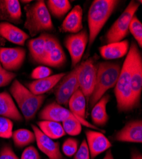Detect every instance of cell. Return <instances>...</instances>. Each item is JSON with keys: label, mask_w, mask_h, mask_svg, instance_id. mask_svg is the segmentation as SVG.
I'll use <instances>...</instances> for the list:
<instances>
[{"label": "cell", "mask_w": 142, "mask_h": 159, "mask_svg": "<svg viewBox=\"0 0 142 159\" xmlns=\"http://www.w3.org/2000/svg\"><path fill=\"white\" fill-rule=\"evenodd\" d=\"M98 64L94 57H91L82 62L78 73L79 89L82 92L85 98L89 99L94 90L96 76Z\"/></svg>", "instance_id": "9"}, {"label": "cell", "mask_w": 142, "mask_h": 159, "mask_svg": "<svg viewBox=\"0 0 142 159\" xmlns=\"http://www.w3.org/2000/svg\"><path fill=\"white\" fill-rule=\"evenodd\" d=\"M52 73H53V71L49 68L47 67V66H38V67H36L33 70L31 74V77L36 80L47 78L50 76Z\"/></svg>", "instance_id": "33"}, {"label": "cell", "mask_w": 142, "mask_h": 159, "mask_svg": "<svg viewBox=\"0 0 142 159\" xmlns=\"http://www.w3.org/2000/svg\"><path fill=\"white\" fill-rule=\"evenodd\" d=\"M21 2L24 3H31V0H29V1H24V0H22V1H21Z\"/></svg>", "instance_id": "41"}, {"label": "cell", "mask_w": 142, "mask_h": 159, "mask_svg": "<svg viewBox=\"0 0 142 159\" xmlns=\"http://www.w3.org/2000/svg\"><path fill=\"white\" fill-rule=\"evenodd\" d=\"M86 142L92 159L110 149L112 143L101 131L86 130Z\"/></svg>", "instance_id": "13"}, {"label": "cell", "mask_w": 142, "mask_h": 159, "mask_svg": "<svg viewBox=\"0 0 142 159\" xmlns=\"http://www.w3.org/2000/svg\"><path fill=\"white\" fill-rule=\"evenodd\" d=\"M11 138L16 147L19 148L26 147L35 141L34 132L26 129H19L13 132Z\"/></svg>", "instance_id": "27"}, {"label": "cell", "mask_w": 142, "mask_h": 159, "mask_svg": "<svg viewBox=\"0 0 142 159\" xmlns=\"http://www.w3.org/2000/svg\"><path fill=\"white\" fill-rule=\"evenodd\" d=\"M10 92L11 97L16 100L25 120L26 121L33 120L41 108L45 96L34 94L16 79L11 83Z\"/></svg>", "instance_id": "5"}, {"label": "cell", "mask_w": 142, "mask_h": 159, "mask_svg": "<svg viewBox=\"0 0 142 159\" xmlns=\"http://www.w3.org/2000/svg\"><path fill=\"white\" fill-rule=\"evenodd\" d=\"M66 62V56L60 45L52 50L44 59L42 64L53 68H60Z\"/></svg>", "instance_id": "28"}, {"label": "cell", "mask_w": 142, "mask_h": 159, "mask_svg": "<svg viewBox=\"0 0 142 159\" xmlns=\"http://www.w3.org/2000/svg\"><path fill=\"white\" fill-rule=\"evenodd\" d=\"M141 2L131 1L105 35L107 44L122 41L127 35L130 22L138 10Z\"/></svg>", "instance_id": "6"}, {"label": "cell", "mask_w": 142, "mask_h": 159, "mask_svg": "<svg viewBox=\"0 0 142 159\" xmlns=\"http://www.w3.org/2000/svg\"><path fill=\"white\" fill-rule=\"evenodd\" d=\"M16 77V75L12 72H9L5 70L0 71V87L8 85Z\"/></svg>", "instance_id": "36"}, {"label": "cell", "mask_w": 142, "mask_h": 159, "mask_svg": "<svg viewBox=\"0 0 142 159\" xmlns=\"http://www.w3.org/2000/svg\"><path fill=\"white\" fill-rule=\"evenodd\" d=\"M37 125L43 133L52 139H59L66 134L62 124L59 122L41 120L37 122Z\"/></svg>", "instance_id": "24"}, {"label": "cell", "mask_w": 142, "mask_h": 159, "mask_svg": "<svg viewBox=\"0 0 142 159\" xmlns=\"http://www.w3.org/2000/svg\"><path fill=\"white\" fill-rule=\"evenodd\" d=\"M130 49L129 41L122 40L107 44L99 48L101 56L106 60H113L119 59L125 56Z\"/></svg>", "instance_id": "21"}, {"label": "cell", "mask_w": 142, "mask_h": 159, "mask_svg": "<svg viewBox=\"0 0 142 159\" xmlns=\"http://www.w3.org/2000/svg\"><path fill=\"white\" fill-rule=\"evenodd\" d=\"M131 159H142V155L138 152H134L132 153Z\"/></svg>", "instance_id": "39"}, {"label": "cell", "mask_w": 142, "mask_h": 159, "mask_svg": "<svg viewBox=\"0 0 142 159\" xmlns=\"http://www.w3.org/2000/svg\"><path fill=\"white\" fill-rule=\"evenodd\" d=\"M0 20L8 23L22 22V10L18 0L0 1Z\"/></svg>", "instance_id": "17"}, {"label": "cell", "mask_w": 142, "mask_h": 159, "mask_svg": "<svg viewBox=\"0 0 142 159\" xmlns=\"http://www.w3.org/2000/svg\"><path fill=\"white\" fill-rule=\"evenodd\" d=\"M38 117L42 120H50L56 122H62L68 118L76 119V120H79L82 125L90 129H96L103 132L102 130H100L98 127L89 122L85 119L77 116L70 110L63 107L62 106L56 102L50 103L45 107L39 113Z\"/></svg>", "instance_id": "7"}, {"label": "cell", "mask_w": 142, "mask_h": 159, "mask_svg": "<svg viewBox=\"0 0 142 159\" xmlns=\"http://www.w3.org/2000/svg\"><path fill=\"white\" fill-rule=\"evenodd\" d=\"M26 20L24 27L31 37L54 29L50 12L44 1L39 0L24 7Z\"/></svg>", "instance_id": "3"}, {"label": "cell", "mask_w": 142, "mask_h": 159, "mask_svg": "<svg viewBox=\"0 0 142 159\" xmlns=\"http://www.w3.org/2000/svg\"><path fill=\"white\" fill-rule=\"evenodd\" d=\"M3 68H2V66L1 63H0V71H3Z\"/></svg>", "instance_id": "42"}, {"label": "cell", "mask_w": 142, "mask_h": 159, "mask_svg": "<svg viewBox=\"0 0 142 159\" xmlns=\"http://www.w3.org/2000/svg\"><path fill=\"white\" fill-rule=\"evenodd\" d=\"M66 75L65 73L50 75L47 78L36 80L28 85V89L35 95L41 96L56 86Z\"/></svg>", "instance_id": "19"}, {"label": "cell", "mask_w": 142, "mask_h": 159, "mask_svg": "<svg viewBox=\"0 0 142 159\" xmlns=\"http://www.w3.org/2000/svg\"><path fill=\"white\" fill-rule=\"evenodd\" d=\"M62 126L65 133L70 136L79 135L82 131V124L76 119H66L62 122Z\"/></svg>", "instance_id": "29"}, {"label": "cell", "mask_w": 142, "mask_h": 159, "mask_svg": "<svg viewBox=\"0 0 142 159\" xmlns=\"http://www.w3.org/2000/svg\"><path fill=\"white\" fill-rule=\"evenodd\" d=\"M83 10L80 5H75L68 13L59 27L62 33L76 34L83 29Z\"/></svg>", "instance_id": "16"}, {"label": "cell", "mask_w": 142, "mask_h": 159, "mask_svg": "<svg viewBox=\"0 0 142 159\" xmlns=\"http://www.w3.org/2000/svg\"><path fill=\"white\" fill-rule=\"evenodd\" d=\"M2 44H3V40H2V38L0 37V45H2Z\"/></svg>", "instance_id": "43"}, {"label": "cell", "mask_w": 142, "mask_h": 159, "mask_svg": "<svg viewBox=\"0 0 142 159\" xmlns=\"http://www.w3.org/2000/svg\"><path fill=\"white\" fill-rule=\"evenodd\" d=\"M59 45H60V43L57 38L51 34H48V36L46 39L45 43V54H44V60L52 50Z\"/></svg>", "instance_id": "34"}, {"label": "cell", "mask_w": 142, "mask_h": 159, "mask_svg": "<svg viewBox=\"0 0 142 159\" xmlns=\"http://www.w3.org/2000/svg\"><path fill=\"white\" fill-rule=\"evenodd\" d=\"M79 147V142L76 139L70 138L64 141L62 147L63 153L68 157L74 156Z\"/></svg>", "instance_id": "32"}, {"label": "cell", "mask_w": 142, "mask_h": 159, "mask_svg": "<svg viewBox=\"0 0 142 159\" xmlns=\"http://www.w3.org/2000/svg\"><path fill=\"white\" fill-rule=\"evenodd\" d=\"M0 159H19L9 145H5L0 151Z\"/></svg>", "instance_id": "38"}, {"label": "cell", "mask_w": 142, "mask_h": 159, "mask_svg": "<svg viewBox=\"0 0 142 159\" xmlns=\"http://www.w3.org/2000/svg\"><path fill=\"white\" fill-rule=\"evenodd\" d=\"M26 51L22 47L0 48V63L3 70L11 72L19 70L25 61Z\"/></svg>", "instance_id": "11"}, {"label": "cell", "mask_w": 142, "mask_h": 159, "mask_svg": "<svg viewBox=\"0 0 142 159\" xmlns=\"http://www.w3.org/2000/svg\"><path fill=\"white\" fill-rule=\"evenodd\" d=\"M68 106L70 110L77 116L85 119L86 98L82 92L78 89L68 101Z\"/></svg>", "instance_id": "25"}, {"label": "cell", "mask_w": 142, "mask_h": 159, "mask_svg": "<svg viewBox=\"0 0 142 159\" xmlns=\"http://www.w3.org/2000/svg\"><path fill=\"white\" fill-rule=\"evenodd\" d=\"M131 87L135 107L140 103L142 90V59L138 46L136 47L131 71Z\"/></svg>", "instance_id": "14"}, {"label": "cell", "mask_w": 142, "mask_h": 159, "mask_svg": "<svg viewBox=\"0 0 142 159\" xmlns=\"http://www.w3.org/2000/svg\"><path fill=\"white\" fill-rule=\"evenodd\" d=\"M21 159H41V157L38 150L33 146H30L23 151Z\"/></svg>", "instance_id": "37"}, {"label": "cell", "mask_w": 142, "mask_h": 159, "mask_svg": "<svg viewBox=\"0 0 142 159\" xmlns=\"http://www.w3.org/2000/svg\"><path fill=\"white\" fill-rule=\"evenodd\" d=\"M121 71V65L117 62H102L98 64L96 84L89 98V106L91 109L107 90L115 86Z\"/></svg>", "instance_id": "4"}, {"label": "cell", "mask_w": 142, "mask_h": 159, "mask_svg": "<svg viewBox=\"0 0 142 159\" xmlns=\"http://www.w3.org/2000/svg\"><path fill=\"white\" fill-rule=\"evenodd\" d=\"M115 140L121 142L141 143L142 142V121L136 120L128 122L115 136Z\"/></svg>", "instance_id": "15"}, {"label": "cell", "mask_w": 142, "mask_h": 159, "mask_svg": "<svg viewBox=\"0 0 142 159\" xmlns=\"http://www.w3.org/2000/svg\"><path fill=\"white\" fill-rule=\"evenodd\" d=\"M117 0H94L88 12L89 47H91L119 3Z\"/></svg>", "instance_id": "2"}, {"label": "cell", "mask_w": 142, "mask_h": 159, "mask_svg": "<svg viewBox=\"0 0 142 159\" xmlns=\"http://www.w3.org/2000/svg\"><path fill=\"white\" fill-rule=\"evenodd\" d=\"M129 31H130L132 35L135 38L139 47H142V24L138 18L134 16L132 18L130 26Z\"/></svg>", "instance_id": "30"}, {"label": "cell", "mask_w": 142, "mask_h": 159, "mask_svg": "<svg viewBox=\"0 0 142 159\" xmlns=\"http://www.w3.org/2000/svg\"><path fill=\"white\" fill-rule=\"evenodd\" d=\"M74 159H91L86 140H84L74 155Z\"/></svg>", "instance_id": "35"}, {"label": "cell", "mask_w": 142, "mask_h": 159, "mask_svg": "<svg viewBox=\"0 0 142 159\" xmlns=\"http://www.w3.org/2000/svg\"><path fill=\"white\" fill-rule=\"evenodd\" d=\"M89 43V34L85 30L78 33L68 35L64 41L71 60L72 68H75L81 61Z\"/></svg>", "instance_id": "10"}, {"label": "cell", "mask_w": 142, "mask_h": 159, "mask_svg": "<svg viewBox=\"0 0 142 159\" xmlns=\"http://www.w3.org/2000/svg\"><path fill=\"white\" fill-rule=\"evenodd\" d=\"M38 148L46 155L48 159H64L59 143L55 142L40 130L36 125H31Z\"/></svg>", "instance_id": "12"}, {"label": "cell", "mask_w": 142, "mask_h": 159, "mask_svg": "<svg viewBox=\"0 0 142 159\" xmlns=\"http://www.w3.org/2000/svg\"><path fill=\"white\" fill-rule=\"evenodd\" d=\"M82 62L79 64L71 71L66 74L57 85L54 91L56 102L61 106H68V101L75 92L79 89L78 73Z\"/></svg>", "instance_id": "8"}, {"label": "cell", "mask_w": 142, "mask_h": 159, "mask_svg": "<svg viewBox=\"0 0 142 159\" xmlns=\"http://www.w3.org/2000/svg\"><path fill=\"white\" fill-rule=\"evenodd\" d=\"M110 96H103L92 108L91 116L93 125L96 127L105 126L108 121V115L107 111V105L110 101Z\"/></svg>", "instance_id": "22"}, {"label": "cell", "mask_w": 142, "mask_h": 159, "mask_svg": "<svg viewBox=\"0 0 142 159\" xmlns=\"http://www.w3.org/2000/svg\"><path fill=\"white\" fill-rule=\"evenodd\" d=\"M136 46L135 43L132 42L121 68L118 80L115 86V96L119 111H128L135 108L131 80L135 50Z\"/></svg>", "instance_id": "1"}, {"label": "cell", "mask_w": 142, "mask_h": 159, "mask_svg": "<svg viewBox=\"0 0 142 159\" xmlns=\"http://www.w3.org/2000/svg\"><path fill=\"white\" fill-rule=\"evenodd\" d=\"M13 127L14 124L10 119L0 116V138H11L13 134Z\"/></svg>", "instance_id": "31"}, {"label": "cell", "mask_w": 142, "mask_h": 159, "mask_svg": "<svg viewBox=\"0 0 142 159\" xmlns=\"http://www.w3.org/2000/svg\"><path fill=\"white\" fill-rule=\"evenodd\" d=\"M46 5L50 14L58 19L65 16L71 8L68 0H48Z\"/></svg>", "instance_id": "26"}, {"label": "cell", "mask_w": 142, "mask_h": 159, "mask_svg": "<svg viewBox=\"0 0 142 159\" xmlns=\"http://www.w3.org/2000/svg\"><path fill=\"white\" fill-rule=\"evenodd\" d=\"M0 36L12 43L24 46L30 35L17 26L7 22H0Z\"/></svg>", "instance_id": "18"}, {"label": "cell", "mask_w": 142, "mask_h": 159, "mask_svg": "<svg viewBox=\"0 0 142 159\" xmlns=\"http://www.w3.org/2000/svg\"><path fill=\"white\" fill-rule=\"evenodd\" d=\"M0 116L6 117L17 122L23 120V116L8 92L0 93Z\"/></svg>", "instance_id": "20"}, {"label": "cell", "mask_w": 142, "mask_h": 159, "mask_svg": "<svg viewBox=\"0 0 142 159\" xmlns=\"http://www.w3.org/2000/svg\"><path fill=\"white\" fill-rule=\"evenodd\" d=\"M103 159H114L113 154L112 153V152L110 150H108V151L106 153V155Z\"/></svg>", "instance_id": "40"}, {"label": "cell", "mask_w": 142, "mask_h": 159, "mask_svg": "<svg viewBox=\"0 0 142 159\" xmlns=\"http://www.w3.org/2000/svg\"><path fill=\"white\" fill-rule=\"evenodd\" d=\"M48 34L45 33H41L28 43L30 56L33 61L38 64H42L45 54V43Z\"/></svg>", "instance_id": "23"}]
</instances>
